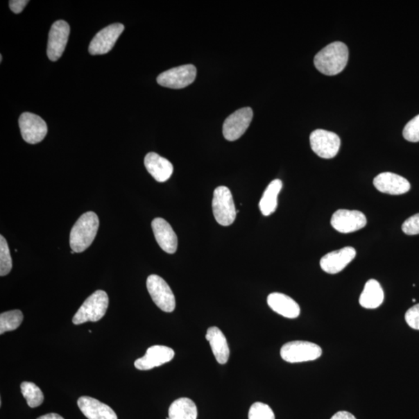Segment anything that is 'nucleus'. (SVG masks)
I'll list each match as a JSON object with an SVG mask.
<instances>
[{"mask_svg": "<svg viewBox=\"0 0 419 419\" xmlns=\"http://www.w3.org/2000/svg\"><path fill=\"white\" fill-rule=\"evenodd\" d=\"M349 50L340 42L327 45L314 57V67L324 75L336 76L345 68L348 62Z\"/></svg>", "mask_w": 419, "mask_h": 419, "instance_id": "f257e3e1", "label": "nucleus"}, {"mask_svg": "<svg viewBox=\"0 0 419 419\" xmlns=\"http://www.w3.org/2000/svg\"><path fill=\"white\" fill-rule=\"evenodd\" d=\"M99 225V219L94 212H89L83 214L71 230V250L78 253L86 250L93 243Z\"/></svg>", "mask_w": 419, "mask_h": 419, "instance_id": "f03ea898", "label": "nucleus"}, {"mask_svg": "<svg viewBox=\"0 0 419 419\" xmlns=\"http://www.w3.org/2000/svg\"><path fill=\"white\" fill-rule=\"evenodd\" d=\"M109 306L108 293L103 291H96L90 296L76 313L73 323L81 325L87 322L96 323L106 314Z\"/></svg>", "mask_w": 419, "mask_h": 419, "instance_id": "7ed1b4c3", "label": "nucleus"}, {"mask_svg": "<svg viewBox=\"0 0 419 419\" xmlns=\"http://www.w3.org/2000/svg\"><path fill=\"white\" fill-rule=\"evenodd\" d=\"M212 208L214 219L222 226H229L237 219L232 194L228 187L221 186L214 191Z\"/></svg>", "mask_w": 419, "mask_h": 419, "instance_id": "20e7f679", "label": "nucleus"}, {"mask_svg": "<svg viewBox=\"0 0 419 419\" xmlns=\"http://www.w3.org/2000/svg\"><path fill=\"white\" fill-rule=\"evenodd\" d=\"M322 354L323 350L318 345L307 341L287 343L280 350L281 357L291 364L313 361Z\"/></svg>", "mask_w": 419, "mask_h": 419, "instance_id": "39448f33", "label": "nucleus"}, {"mask_svg": "<svg viewBox=\"0 0 419 419\" xmlns=\"http://www.w3.org/2000/svg\"><path fill=\"white\" fill-rule=\"evenodd\" d=\"M146 284L151 298L162 311L173 312L175 310L174 294L164 280L158 275H150Z\"/></svg>", "mask_w": 419, "mask_h": 419, "instance_id": "423d86ee", "label": "nucleus"}, {"mask_svg": "<svg viewBox=\"0 0 419 419\" xmlns=\"http://www.w3.org/2000/svg\"><path fill=\"white\" fill-rule=\"evenodd\" d=\"M310 143L313 152L323 159L334 158L341 146V140L336 133L323 129L311 134Z\"/></svg>", "mask_w": 419, "mask_h": 419, "instance_id": "0eeeda50", "label": "nucleus"}, {"mask_svg": "<svg viewBox=\"0 0 419 419\" xmlns=\"http://www.w3.org/2000/svg\"><path fill=\"white\" fill-rule=\"evenodd\" d=\"M196 76V69L193 65H180L163 71L157 82L162 87L171 89H182L192 84Z\"/></svg>", "mask_w": 419, "mask_h": 419, "instance_id": "6e6552de", "label": "nucleus"}, {"mask_svg": "<svg viewBox=\"0 0 419 419\" xmlns=\"http://www.w3.org/2000/svg\"><path fill=\"white\" fill-rule=\"evenodd\" d=\"M253 117L250 108H244L235 111L228 117L223 124V135L228 141H237L244 135L250 127Z\"/></svg>", "mask_w": 419, "mask_h": 419, "instance_id": "1a4fd4ad", "label": "nucleus"}, {"mask_svg": "<svg viewBox=\"0 0 419 419\" xmlns=\"http://www.w3.org/2000/svg\"><path fill=\"white\" fill-rule=\"evenodd\" d=\"M19 126L24 140L32 145L42 142L48 133L47 123L35 114H22L19 117Z\"/></svg>", "mask_w": 419, "mask_h": 419, "instance_id": "9d476101", "label": "nucleus"}, {"mask_svg": "<svg viewBox=\"0 0 419 419\" xmlns=\"http://www.w3.org/2000/svg\"><path fill=\"white\" fill-rule=\"evenodd\" d=\"M123 30V24H114L98 32L89 44V53L93 55L108 53L114 48Z\"/></svg>", "mask_w": 419, "mask_h": 419, "instance_id": "9b49d317", "label": "nucleus"}, {"mask_svg": "<svg viewBox=\"0 0 419 419\" xmlns=\"http://www.w3.org/2000/svg\"><path fill=\"white\" fill-rule=\"evenodd\" d=\"M368 221L364 214L359 211L340 209L333 214L332 226L340 233L348 234L359 231L366 225Z\"/></svg>", "mask_w": 419, "mask_h": 419, "instance_id": "f8f14e48", "label": "nucleus"}, {"mask_svg": "<svg viewBox=\"0 0 419 419\" xmlns=\"http://www.w3.org/2000/svg\"><path fill=\"white\" fill-rule=\"evenodd\" d=\"M70 27L67 22L58 21L52 24L49 35L47 54L56 62L62 57L69 40Z\"/></svg>", "mask_w": 419, "mask_h": 419, "instance_id": "ddd939ff", "label": "nucleus"}, {"mask_svg": "<svg viewBox=\"0 0 419 419\" xmlns=\"http://www.w3.org/2000/svg\"><path fill=\"white\" fill-rule=\"evenodd\" d=\"M174 356V350L168 346L159 345L151 346L145 356L136 360L135 366L140 370H152L171 361Z\"/></svg>", "mask_w": 419, "mask_h": 419, "instance_id": "4468645a", "label": "nucleus"}, {"mask_svg": "<svg viewBox=\"0 0 419 419\" xmlns=\"http://www.w3.org/2000/svg\"><path fill=\"white\" fill-rule=\"evenodd\" d=\"M356 255L355 248L350 246L330 253L320 259V268L327 273H338L343 271L355 259Z\"/></svg>", "mask_w": 419, "mask_h": 419, "instance_id": "2eb2a0df", "label": "nucleus"}, {"mask_svg": "<svg viewBox=\"0 0 419 419\" xmlns=\"http://www.w3.org/2000/svg\"><path fill=\"white\" fill-rule=\"evenodd\" d=\"M374 185L379 192L391 195H401L410 191V182L395 173H383L376 176Z\"/></svg>", "mask_w": 419, "mask_h": 419, "instance_id": "dca6fc26", "label": "nucleus"}, {"mask_svg": "<svg viewBox=\"0 0 419 419\" xmlns=\"http://www.w3.org/2000/svg\"><path fill=\"white\" fill-rule=\"evenodd\" d=\"M153 230L156 241L163 251L173 254L178 250V239L173 228L161 218L155 219L152 222Z\"/></svg>", "mask_w": 419, "mask_h": 419, "instance_id": "f3484780", "label": "nucleus"}, {"mask_svg": "<svg viewBox=\"0 0 419 419\" xmlns=\"http://www.w3.org/2000/svg\"><path fill=\"white\" fill-rule=\"evenodd\" d=\"M77 404L83 414L88 419H117L112 409L94 397H80Z\"/></svg>", "mask_w": 419, "mask_h": 419, "instance_id": "a211bd4d", "label": "nucleus"}, {"mask_svg": "<svg viewBox=\"0 0 419 419\" xmlns=\"http://www.w3.org/2000/svg\"><path fill=\"white\" fill-rule=\"evenodd\" d=\"M267 304L273 311L285 318H296L300 316V306L296 300L286 294L271 293L267 298Z\"/></svg>", "mask_w": 419, "mask_h": 419, "instance_id": "6ab92c4d", "label": "nucleus"}, {"mask_svg": "<svg viewBox=\"0 0 419 419\" xmlns=\"http://www.w3.org/2000/svg\"><path fill=\"white\" fill-rule=\"evenodd\" d=\"M145 166L148 172L160 182L167 181L173 173L172 163L155 153H149L146 155Z\"/></svg>", "mask_w": 419, "mask_h": 419, "instance_id": "aec40b11", "label": "nucleus"}, {"mask_svg": "<svg viewBox=\"0 0 419 419\" xmlns=\"http://www.w3.org/2000/svg\"><path fill=\"white\" fill-rule=\"evenodd\" d=\"M206 339L211 345L213 354L220 364H225L228 361L230 350L226 337L218 327H211L207 331Z\"/></svg>", "mask_w": 419, "mask_h": 419, "instance_id": "412c9836", "label": "nucleus"}, {"mask_svg": "<svg viewBox=\"0 0 419 419\" xmlns=\"http://www.w3.org/2000/svg\"><path fill=\"white\" fill-rule=\"evenodd\" d=\"M384 299V293L382 287L378 281L371 279L366 283L359 301L364 309H375L382 305Z\"/></svg>", "mask_w": 419, "mask_h": 419, "instance_id": "4be33fe9", "label": "nucleus"}, {"mask_svg": "<svg viewBox=\"0 0 419 419\" xmlns=\"http://www.w3.org/2000/svg\"><path fill=\"white\" fill-rule=\"evenodd\" d=\"M282 187V181L274 180L266 189L259 201L260 212L264 216H269L276 211L278 205V195Z\"/></svg>", "mask_w": 419, "mask_h": 419, "instance_id": "5701e85b", "label": "nucleus"}, {"mask_svg": "<svg viewBox=\"0 0 419 419\" xmlns=\"http://www.w3.org/2000/svg\"><path fill=\"white\" fill-rule=\"evenodd\" d=\"M169 418V419H196L198 408L191 399L181 397L170 405Z\"/></svg>", "mask_w": 419, "mask_h": 419, "instance_id": "b1692460", "label": "nucleus"}, {"mask_svg": "<svg viewBox=\"0 0 419 419\" xmlns=\"http://www.w3.org/2000/svg\"><path fill=\"white\" fill-rule=\"evenodd\" d=\"M23 313L19 310L3 312L0 316V334L16 330L22 325Z\"/></svg>", "mask_w": 419, "mask_h": 419, "instance_id": "393cba45", "label": "nucleus"}, {"mask_svg": "<svg viewBox=\"0 0 419 419\" xmlns=\"http://www.w3.org/2000/svg\"><path fill=\"white\" fill-rule=\"evenodd\" d=\"M22 393L29 407L34 409L40 406L44 402L43 392L37 386L31 382H23L21 385Z\"/></svg>", "mask_w": 419, "mask_h": 419, "instance_id": "a878e982", "label": "nucleus"}, {"mask_svg": "<svg viewBox=\"0 0 419 419\" xmlns=\"http://www.w3.org/2000/svg\"><path fill=\"white\" fill-rule=\"evenodd\" d=\"M12 259L10 248L5 238L0 237V276L4 277L12 270Z\"/></svg>", "mask_w": 419, "mask_h": 419, "instance_id": "bb28decb", "label": "nucleus"}, {"mask_svg": "<svg viewBox=\"0 0 419 419\" xmlns=\"http://www.w3.org/2000/svg\"><path fill=\"white\" fill-rule=\"evenodd\" d=\"M248 419H275V415L269 405L255 402L248 411Z\"/></svg>", "mask_w": 419, "mask_h": 419, "instance_id": "cd10ccee", "label": "nucleus"}, {"mask_svg": "<svg viewBox=\"0 0 419 419\" xmlns=\"http://www.w3.org/2000/svg\"><path fill=\"white\" fill-rule=\"evenodd\" d=\"M403 136L409 142H419V114L406 124L403 130Z\"/></svg>", "mask_w": 419, "mask_h": 419, "instance_id": "c85d7f7f", "label": "nucleus"}, {"mask_svg": "<svg viewBox=\"0 0 419 419\" xmlns=\"http://www.w3.org/2000/svg\"><path fill=\"white\" fill-rule=\"evenodd\" d=\"M402 231L408 235L419 234V214L411 216L402 225Z\"/></svg>", "mask_w": 419, "mask_h": 419, "instance_id": "c756f323", "label": "nucleus"}, {"mask_svg": "<svg viewBox=\"0 0 419 419\" xmlns=\"http://www.w3.org/2000/svg\"><path fill=\"white\" fill-rule=\"evenodd\" d=\"M405 320L411 329L419 330V304L411 307L406 312Z\"/></svg>", "mask_w": 419, "mask_h": 419, "instance_id": "7c9ffc66", "label": "nucleus"}, {"mask_svg": "<svg viewBox=\"0 0 419 419\" xmlns=\"http://www.w3.org/2000/svg\"><path fill=\"white\" fill-rule=\"evenodd\" d=\"M29 1L28 0H11L9 2L10 10L15 12V14H19L22 12L25 6L28 5Z\"/></svg>", "mask_w": 419, "mask_h": 419, "instance_id": "2f4dec72", "label": "nucleus"}, {"mask_svg": "<svg viewBox=\"0 0 419 419\" xmlns=\"http://www.w3.org/2000/svg\"><path fill=\"white\" fill-rule=\"evenodd\" d=\"M331 419H357L354 416L350 413L348 411H342L337 412Z\"/></svg>", "mask_w": 419, "mask_h": 419, "instance_id": "473e14b6", "label": "nucleus"}, {"mask_svg": "<svg viewBox=\"0 0 419 419\" xmlns=\"http://www.w3.org/2000/svg\"><path fill=\"white\" fill-rule=\"evenodd\" d=\"M37 419H64L61 416L55 413H50L39 417Z\"/></svg>", "mask_w": 419, "mask_h": 419, "instance_id": "72a5a7b5", "label": "nucleus"}, {"mask_svg": "<svg viewBox=\"0 0 419 419\" xmlns=\"http://www.w3.org/2000/svg\"><path fill=\"white\" fill-rule=\"evenodd\" d=\"M2 61H3V56H2V55H1V57H0V62H2Z\"/></svg>", "mask_w": 419, "mask_h": 419, "instance_id": "f704fd0d", "label": "nucleus"}, {"mask_svg": "<svg viewBox=\"0 0 419 419\" xmlns=\"http://www.w3.org/2000/svg\"><path fill=\"white\" fill-rule=\"evenodd\" d=\"M71 254H75V253H76V252H74V251H71Z\"/></svg>", "mask_w": 419, "mask_h": 419, "instance_id": "c9c22d12", "label": "nucleus"}, {"mask_svg": "<svg viewBox=\"0 0 419 419\" xmlns=\"http://www.w3.org/2000/svg\"><path fill=\"white\" fill-rule=\"evenodd\" d=\"M166 419H169V418L168 417Z\"/></svg>", "mask_w": 419, "mask_h": 419, "instance_id": "e433bc0d", "label": "nucleus"}]
</instances>
